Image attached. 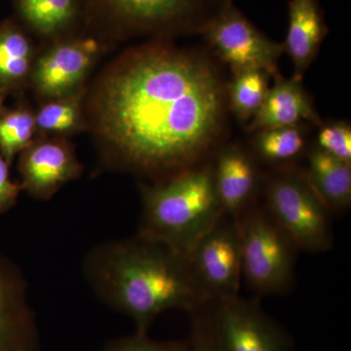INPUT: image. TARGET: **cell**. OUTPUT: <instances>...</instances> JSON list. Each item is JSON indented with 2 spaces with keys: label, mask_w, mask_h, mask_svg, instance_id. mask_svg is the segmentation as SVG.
Wrapping results in <instances>:
<instances>
[{
  "label": "cell",
  "mask_w": 351,
  "mask_h": 351,
  "mask_svg": "<svg viewBox=\"0 0 351 351\" xmlns=\"http://www.w3.org/2000/svg\"><path fill=\"white\" fill-rule=\"evenodd\" d=\"M27 286L22 274L0 260V351L14 330L29 327V311Z\"/></svg>",
  "instance_id": "2e32d148"
},
{
  "label": "cell",
  "mask_w": 351,
  "mask_h": 351,
  "mask_svg": "<svg viewBox=\"0 0 351 351\" xmlns=\"http://www.w3.org/2000/svg\"><path fill=\"white\" fill-rule=\"evenodd\" d=\"M36 125L44 131L64 133L80 124V108L76 100L53 101L44 106L36 119Z\"/></svg>",
  "instance_id": "7402d4cb"
},
{
  "label": "cell",
  "mask_w": 351,
  "mask_h": 351,
  "mask_svg": "<svg viewBox=\"0 0 351 351\" xmlns=\"http://www.w3.org/2000/svg\"><path fill=\"white\" fill-rule=\"evenodd\" d=\"M306 147V132L301 125L277 127L256 132L251 152L258 163L281 169L294 166Z\"/></svg>",
  "instance_id": "e0dca14e"
},
{
  "label": "cell",
  "mask_w": 351,
  "mask_h": 351,
  "mask_svg": "<svg viewBox=\"0 0 351 351\" xmlns=\"http://www.w3.org/2000/svg\"><path fill=\"white\" fill-rule=\"evenodd\" d=\"M226 87L200 54L151 46L104 85L100 122L123 165L171 177L208 161L223 129Z\"/></svg>",
  "instance_id": "6da1fadb"
},
{
  "label": "cell",
  "mask_w": 351,
  "mask_h": 351,
  "mask_svg": "<svg viewBox=\"0 0 351 351\" xmlns=\"http://www.w3.org/2000/svg\"><path fill=\"white\" fill-rule=\"evenodd\" d=\"M2 104H3V96H2L1 91H0V113L2 110Z\"/></svg>",
  "instance_id": "4316f807"
},
{
  "label": "cell",
  "mask_w": 351,
  "mask_h": 351,
  "mask_svg": "<svg viewBox=\"0 0 351 351\" xmlns=\"http://www.w3.org/2000/svg\"><path fill=\"white\" fill-rule=\"evenodd\" d=\"M18 10L29 27L43 34L68 27L77 13V0H16Z\"/></svg>",
  "instance_id": "ffe728a7"
},
{
  "label": "cell",
  "mask_w": 351,
  "mask_h": 351,
  "mask_svg": "<svg viewBox=\"0 0 351 351\" xmlns=\"http://www.w3.org/2000/svg\"><path fill=\"white\" fill-rule=\"evenodd\" d=\"M274 78V87L269 88L265 103L247 130L256 133L265 129L297 126L302 122L321 124L319 115L314 110L302 80H286L281 75Z\"/></svg>",
  "instance_id": "5bb4252c"
},
{
  "label": "cell",
  "mask_w": 351,
  "mask_h": 351,
  "mask_svg": "<svg viewBox=\"0 0 351 351\" xmlns=\"http://www.w3.org/2000/svg\"><path fill=\"white\" fill-rule=\"evenodd\" d=\"M208 302L239 295L242 282L239 221L225 214L184 257Z\"/></svg>",
  "instance_id": "8992f818"
},
{
  "label": "cell",
  "mask_w": 351,
  "mask_h": 351,
  "mask_svg": "<svg viewBox=\"0 0 351 351\" xmlns=\"http://www.w3.org/2000/svg\"><path fill=\"white\" fill-rule=\"evenodd\" d=\"M267 73L261 71H247L233 75L226 88V98L230 110L242 122L253 119L269 93Z\"/></svg>",
  "instance_id": "d6986e66"
},
{
  "label": "cell",
  "mask_w": 351,
  "mask_h": 351,
  "mask_svg": "<svg viewBox=\"0 0 351 351\" xmlns=\"http://www.w3.org/2000/svg\"><path fill=\"white\" fill-rule=\"evenodd\" d=\"M113 17L142 31L201 32L230 0H99Z\"/></svg>",
  "instance_id": "9c48e42d"
},
{
  "label": "cell",
  "mask_w": 351,
  "mask_h": 351,
  "mask_svg": "<svg viewBox=\"0 0 351 351\" xmlns=\"http://www.w3.org/2000/svg\"><path fill=\"white\" fill-rule=\"evenodd\" d=\"M215 186L226 214L239 218L260 202L267 175L251 151L230 145L217 152L212 161Z\"/></svg>",
  "instance_id": "30bf717a"
},
{
  "label": "cell",
  "mask_w": 351,
  "mask_h": 351,
  "mask_svg": "<svg viewBox=\"0 0 351 351\" xmlns=\"http://www.w3.org/2000/svg\"><path fill=\"white\" fill-rule=\"evenodd\" d=\"M20 170L22 189L38 199H49L82 173V166L64 143L41 142L27 147Z\"/></svg>",
  "instance_id": "8fae6325"
},
{
  "label": "cell",
  "mask_w": 351,
  "mask_h": 351,
  "mask_svg": "<svg viewBox=\"0 0 351 351\" xmlns=\"http://www.w3.org/2000/svg\"><path fill=\"white\" fill-rule=\"evenodd\" d=\"M191 314L188 351H221L215 326L213 302H207Z\"/></svg>",
  "instance_id": "603a6c76"
},
{
  "label": "cell",
  "mask_w": 351,
  "mask_h": 351,
  "mask_svg": "<svg viewBox=\"0 0 351 351\" xmlns=\"http://www.w3.org/2000/svg\"><path fill=\"white\" fill-rule=\"evenodd\" d=\"M263 206L299 252L319 254L332 248V214L316 195L304 169H276L267 175Z\"/></svg>",
  "instance_id": "277c9868"
},
{
  "label": "cell",
  "mask_w": 351,
  "mask_h": 351,
  "mask_svg": "<svg viewBox=\"0 0 351 351\" xmlns=\"http://www.w3.org/2000/svg\"><path fill=\"white\" fill-rule=\"evenodd\" d=\"M94 39L55 46L36 64L34 83L44 96L60 98L73 91L86 75L97 52Z\"/></svg>",
  "instance_id": "7c38bea8"
},
{
  "label": "cell",
  "mask_w": 351,
  "mask_h": 351,
  "mask_svg": "<svg viewBox=\"0 0 351 351\" xmlns=\"http://www.w3.org/2000/svg\"><path fill=\"white\" fill-rule=\"evenodd\" d=\"M83 272L96 297L130 316L140 334L165 311L191 313L208 302L184 257L138 234L97 245Z\"/></svg>",
  "instance_id": "7a4b0ae2"
},
{
  "label": "cell",
  "mask_w": 351,
  "mask_h": 351,
  "mask_svg": "<svg viewBox=\"0 0 351 351\" xmlns=\"http://www.w3.org/2000/svg\"><path fill=\"white\" fill-rule=\"evenodd\" d=\"M284 52L294 64L293 77L302 80L329 32L318 0H290Z\"/></svg>",
  "instance_id": "4fadbf2b"
},
{
  "label": "cell",
  "mask_w": 351,
  "mask_h": 351,
  "mask_svg": "<svg viewBox=\"0 0 351 351\" xmlns=\"http://www.w3.org/2000/svg\"><path fill=\"white\" fill-rule=\"evenodd\" d=\"M237 221L242 280L258 299L287 294L295 283L297 247L260 202Z\"/></svg>",
  "instance_id": "5b68a950"
},
{
  "label": "cell",
  "mask_w": 351,
  "mask_h": 351,
  "mask_svg": "<svg viewBox=\"0 0 351 351\" xmlns=\"http://www.w3.org/2000/svg\"><path fill=\"white\" fill-rule=\"evenodd\" d=\"M36 119L25 110H13L0 114V152L10 163L17 152L31 145Z\"/></svg>",
  "instance_id": "44dd1931"
},
{
  "label": "cell",
  "mask_w": 351,
  "mask_h": 351,
  "mask_svg": "<svg viewBox=\"0 0 351 351\" xmlns=\"http://www.w3.org/2000/svg\"><path fill=\"white\" fill-rule=\"evenodd\" d=\"M221 62L233 75L247 71H261L276 77L283 43L267 38L247 19L230 0L200 32Z\"/></svg>",
  "instance_id": "52a82bcc"
},
{
  "label": "cell",
  "mask_w": 351,
  "mask_h": 351,
  "mask_svg": "<svg viewBox=\"0 0 351 351\" xmlns=\"http://www.w3.org/2000/svg\"><path fill=\"white\" fill-rule=\"evenodd\" d=\"M339 160L351 164V128L346 122L323 124L317 135V145Z\"/></svg>",
  "instance_id": "cb8c5ba5"
},
{
  "label": "cell",
  "mask_w": 351,
  "mask_h": 351,
  "mask_svg": "<svg viewBox=\"0 0 351 351\" xmlns=\"http://www.w3.org/2000/svg\"><path fill=\"white\" fill-rule=\"evenodd\" d=\"M213 311L221 351H293L292 337L263 311L258 298L215 302Z\"/></svg>",
  "instance_id": "ba28073f"
},
{
  "label": "cell",
  "mask_w": 351,
  "mask_h": 351,
  "mask_svg": "<svg viewBox=\"0 0 351 351\" xmlns=\"http://www.w3.org/2000/svg\"><path fill=\"white\" fill-rule=\"evenodd\" d=\"M32 45L18 25L6 21L0 25V89L16 86L29 73Z\"/></svg>",
  "instance_id": "ac0fdd59"
},
{
  "label": "cell",
  "mask_w": 351,
  "mask_h": 351,
  "mask_svg": "<svg viewBox=\"0 0 351 351\" xmlns=\"http://www.w3.org/2000/svg\"><path fill=\"white\" fill-rule=\"evenodd\" d=\"M108 351H188V343L186 341L156 343L145 338V334L138 332L137 336L122 341Z\"/></svg>",
  "instance_id": "d4e9b609"
},
{
  "label": "cell",
  "mask_w": 351,
  "mask_h": 351,
  "mask_svg": "<svg viewBox=\"0 0 351 351\" xmlns=\"http://www.w3.org/2000/svg\"><path fill=\"white\" fill-rule=\"evenodd\" d=\"M225 214L208 160L145 186L138 235L184 258Z\"/></svg>",
  "instance_id": "3957f363"
},
{
  "label": "cell",
  "mask_w": 351,
  "mask_h": 351,
  "mask_svg": "<svg viewBox=\"0 0 351 351\" xmlns=\"http://www.w3.org/2000/svg\"><path fill=\"white\" fill-rule=\"evenodd\" d=\"M9 163L0 156V213L10 209L16 203L22 186L11 180Z\"/></svg>",
  "instance_id": "484cf974"
},
{
  "label": "cell",
  "mask_w": 351,
  "mask_h": 351,
  "mask_svg": "<svg viewBox=\"0 0 351 351\" xmlns=\"http://www.w3.org/2000/svg\"><path fill=\"white\" fill-rule=\"evenodd\" d=\"M304 169L316 195L332 215L345 213L351 205V164L339 160L317 147L307 154Z\"/></svg>",
  "instance_id": "9a60e30c"
}]
</instances>
